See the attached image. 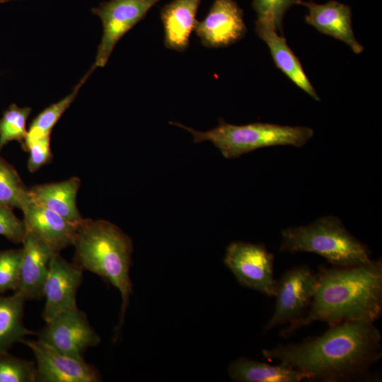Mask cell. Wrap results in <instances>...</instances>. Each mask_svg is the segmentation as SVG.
I'll return each instance as SVG.
<instances>
[{"label":"cell","mask_w":382,"mask_h":382,"mask_svg":"<svg viewBox=\"0 0 382 382\" xmlns=\"http://www.w3.org/2000/svg\"><path fill=\"white\" fill-rule=\"evenodd\" d=\"M255 31L267 45L276 66L296 86L314 100L320 97L308 79L299 58L287 45L284 36L279 35L275 28L267 23L255 21Z\"/></svg>","instance_id":"obj_16"},{"label":"cell","mask_w":382,"mask_h":382,"mask_svg":"<svg viewBox=\"0 0 382 382\" xmlns=\"http://www.w3.org/2000/svg\"><path fill=\"white\" fill-rule=\"evenodd\" d=\"M319 336L279 344L262 351L308 376V381L346 382L368 379L382 357L381 335L373 323L347 321L329 326Z\"/></svg>","instance_id":"obj_1"},{"label":"cell","mask_w":382,"mask_h":382,"mask_svg":"<svg viewBox=\"0 0 382 382\" xmlns=\"http://www.w3.org/2000/svg\"><path fill=\"white\" fill-rule=\"evenodd\" d=\"M46 323L37 334L38 340L69 356L83 358L88 349L100 342L86 315L77 306Z\"/></svg>","instance_id":"obj_9"},{"label":"cell","mask_w":382,"mask_h":382,"mask_svg":"<svg viewBox=\"0 0 382 382\" xmlns=\"http://www.w3.org/2000/svg\"><path fill=\"white\" fill-rule=\"evenodd\" d=\"M29 152L28 168L30 172H35L48 163L52 154L50 149V134L39 137H25L21 145Z\"/></svg>","instance_id":"obj_27"},{"label":"cell","mask_w":382,"mask_h":382,"mask_svg":"<svg viewBox=\"0 0 382 382\" xmlns=\"http://www.w3.org/2000/svg\"><path fill=\"white\" fill-rule=\"evenodd\" d=\"M30 202L29 188L15 167L0 155V205L23 211Z\"/></svg>","instance_id":"obj_21"},{"label":"cell","mask_w":382,"mask_h":382,"mask_svg":"<svg viewBox=\"0 0 382 382\" xmlns=\"http://www.w3.org/2000/svg\"><path fill=\"white\" fill-rule=\"evenodd\" d=\"M27 232L45 243L54 252L73 245L79 224L66 220L56 212L30 202L23 209Z\"/></svg>","instance_id":"obj_14"},{"label":"cell","mask_w":382,"mask_h":382,"mask_svg":"<svg viewBox=\"0 0 382 382\" xmlns=\"http://www.w3.org/2000/svg\"><path fill=\"white\" fill-rule=\"evenodd\" d=\"M25 299L17 293L10 296L0 294V350H7L33 332L23 323Z\"/></svg>","instance_id":"obj_20"},{"label":"cell","mask_w":382,"mask_h":382,"mask_svg":"<svg viewBox=\"0 0 382 382\" xmlns=\"http://www.w3.org/2000/svg\"><path fill=\"white\" fill-rule=\"evenodd\" d=\"M281 236L279 252L316 253L339 267L371 261L369 248L352 235L335 216H322L306 226L283 229Z\"/></svg>","instance_id":"obj_4"},{"label":"cell","mask_w":382,"mask_h":382,"mask_svg":"<svg viewBox=\"0 0 382 382\" xmlns=\"http://www.w3.org/2000/svg\"><path fill=\"white\" fill-rule=\"evenodd\" d=\"M33 352L36 360L37 381L98 382L100 374L83 358L65 354L40 340H21Z\"/></svg>","instance_id":"obj_10"},{"label":"cell","mask_w":382,"mask_h":382,"mask_svg":"<svg viewBox=\"0 0 382 382\" xmlns=\"http://www.w3.org/2000/svg\"><path fill=\"white\" fill-rule=\"evenodd\" d=\"M73 245L74 262L77 266L107 279L119 290L122 298L119 330L132 293V239L108 221L83 219L78 225Z\"/></svg>","instance_id":"obj_3"},{"label":"cell","mask_w":382,"mask_h":382,"mask_svg":"<svg viewBox=\"0 0 382 382\" xmlns=\"http://www.w3.org/2000/svg\"><path fill=\"white\" fill-rule=\"evenodd\" d=\"M32 109L11 104L0 119V151L8 142L23 144L27 135L26 122Z\"/></svg>","instance_id":"obj_23"},{"label":"cell","mask_w":382,"mask_h":382,"mask_svg":"<svg viewBox=\"0 0 382 382\" xmlns=\"http://www.w3.org/2000/svg\"><path fill=\"white\" fill-rule=\"evenodd\" d=\"M271 365L245 357L238 358L228 366L230 378L236 382H300L308 376L290 364L279 361Z\"/></svg>","instance_id":"obj_19"},{"label":"cell","mask_w":382,"mask_h":382,"mask_svg":"<svg viewBox=\"0 0 382 382\" xmlns=\"http://www.w3.org/2000/svg\"><path fill=\"white\" fill-rule=\"evenodd\" d=\"M96 68V66L93 64L89 71L83 76L77 85L74 86L71 93L41 111L33 120L25 137H39L50 134L55 124L74 100L80 88Z\"/></svg>","instance_id":"obj_22"},{"label":"cell","mask_w":382,"mask_h":382,"mask_svg":"<svg viewBox=\"0 0 382 382\" xmlns=\"http://www.w3.org/2000/svg\"><path fill=\"white\" fill-rule=\"evenodd\" d=\"M195 31L206 47L230 46L247 32L243 10L234 0H214L206 17L197 21Z\"/></svg>","instance_id":"obj_12"},{"label":"cell","mask_w":382,"mask_h":382,"mask_svg":"<svg viewBox=\"0 0 382 382\" xmlns=\"http://www.w3.org/2000/svg\"><path fill=\"white\" fill-rule=\"evenodd\" d=\"M26 233L24 220L18 218L13 209L0 205V235L18 244L23 243Z\"/></svg>","instance_id":"obj_28"},{"label":"cell","mask_w":382,"mask_h":382,"mask_svg":"<svg viewBox=\"0 0 382 382\" xmlns=\"http://www.w3.org/2000/svg\"><path fill=\"white\" fill-rule=\"evenodd\" d=\"M23 248L0 251V294L18 286Z\"/></svg>","instance_id":"obj_26"},{"label":"cell","mask_w":382,"mask_h":382,"mask_svg":"<svg viewBox=\"0 0 382 382\" xmlns=\"http://www.w3.org/2000/svg\"><path fill=\"white\" fill-rule=\"evenodd\" d=\"M169 123L189 132L195 143L211 141L228 159L238 158L263 147L280 145L302 147L314 133L308 127L263 122L235 125L222 119H219L217 127L206 132L197 131L176 122Z\"/></svg>","instance_id":"obj_5"},{"label":"cell","mask_w":382,"mask_h":382,"mask_svg":"<svg viewBox=\"0 0 382 382\" xmlns=\"http://www.w3.org/2000/svg\"><path fill=\"white\" fill-rule=\"evenodd\" d=\"M22 244L19 282L15 293L25 300L39 299L42 296L50 261L56 253L29 232Z\"/></svg>","instance_id":"obj_15"},{"label":"cell","mask_w":382,"mask_h":382,"mask_svg":"<svg viewBox=\"0 0 382 382\" xmlns=\"http://www.w3.org/2000/svg\"><path fill=\"white\" fill-rule=\"evenodd\" d=\"M35 363L0 350V382H36Z\"/></svg>","instance_id":"obj_24"},{"label":"cell","mask_w":382,"mask_h":382,"mask_svg":"<svg viewBox=\"0 0 382 382\" xmlns=\"http://www.w3.org/2000/svg\"><path fill=\"white\" fill-rule=\"evenodd\" d=\"M81 180L76 176L60 182L35 185L29 188L30 202L79 224L83 219L76 205Z\"/></svg>","instance_id":"obj_18"},{"label":"cell","mask_w":382,"mask_h":382,"mask_svg":"<svg viewBox=\"0 0 382 382\" xmlns=\"http://www.w3.org/2000/svg\"><path fill=\"white\" fill-rule=\"evenodd\" d=\"M83 271L74 262L64 259L59 253L52 256L42 290L45 299L42 317L46 323L77 306L76 294L82 282Z\"/></svg>","instance_id":"obj_11"},{"label":"cell","mask_w":382,"mask_h":382,"mask_svg":"<svg viewBox=\"0 0 382 382\" xmlns=\"http://www.w3.org/2000/svg\"><path fill=\"white\" fill-rule=\"evenodd\" d=\"M161 0H109L93 8L103 23V35L98 47L96 67L104 66L119 40Z\"/></svg>","instance_id":"obj_8"},{"label":"cell","mask_w":382,"mask_h":382,"mask_svg":"<svg viewBox=\"0 0 382 382\" xmlns=\"http://www.w3.org/2000/svg\"><path fill=\"white\" fill-rule=\"evenodd\" d=\"M201 0H173L161 11L164 30V45L168 49L185 51L197 24V12Z\"/></svg>","instance_id":"obj_17"},{"label":"cell","mask_w":382,"mask_h":382,"mask_svg":"<svg viewBox=\"0 0 382 382\" xmlns=\"http://www.w3.org/2000/svg\"><path fill=\"white\" fill-rule=\"evenodd\" d=\"M308 13L306 23L321 33L331 36L347 44L355 54L364 51V47L356 39L352 26V8L342 3L331 0L318 4L313 0L302 1Z\"/></svg>","instance_id":"obj_13"},{"label":"cell","mask_w":382,"mask_h":382,"mask_svg":"<svg viewBox=\"0 0 382 382\" xmlns=\"http://www.w3.org/2000/svg\"><path fill=\"white\" fill-rule=\"evenodd\" d=\"M301 2V0H253V7L257 13L255 21L272 25L283 35L282 23L286 12Z\"/></svg>","instance_id":"obj_25"},{"label":"cell","mask_w":382,"mask_h":382,"mask_svg":"<svg viewBox=\"0 0 382 382\" xmlns=\"http://www.w3.org/2000/svg\"><path fill=\"white\" fill-rule=\"evenodd\" d=\"M318 281L303 317L282 329L288 337L315 321L329 326L347 321L374 323L382 312V260L352 267H319Z\"/></svg>","instance_id":"obj_2"},{"label":"cell","mask_w":382,"mask_h":382,"mask_svg":"<svg viewBox=\"0 0 382 382\" xmlns=\"http://www.w3.org/2000/svg\"><path fill=\"white\" fill-rule=\"evenodd\" d=\"M317 281V273L306 265L284 272L277 281L275 308L264 327L265 331L300 320L309 308Z\"/></svg>","instance_id":"obj_6"},{"label":"cell","mask_w":382,"mask_h":382,"mask_svg":"<svg viewBox=\"0 0 382 382\" xmlns=\"http://www.w3.org/2000/svg\"><path fill=\"white\" fill-rule=\"evenodd\" d=\"M274 255L264 244L241 241L231 243L224 262L243 286L267 296H274L277 280L274 278Z\"/></svg>","instance_id":"obj_7"}]
</instances>
